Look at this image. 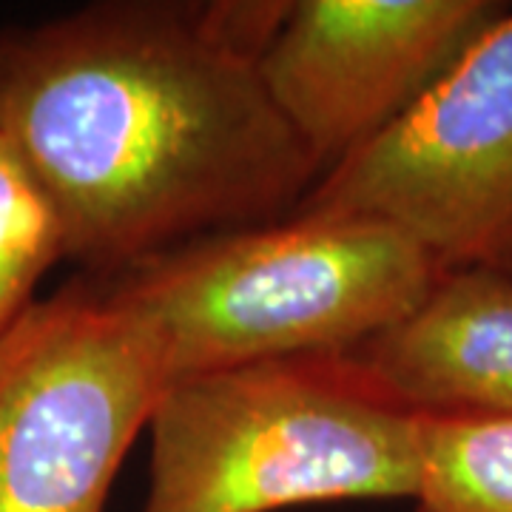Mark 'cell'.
<instances>
[{"instance_id":"6da1fadb","label":"cell","mask_w":512,"mask_h":512,"mask_svg":"<svg viewBox=\"0 0 512 512\" xmlns=\"http://www.w3.org/2000/svg\"><path fill=\"white\" fill-rule=\"evenodd\" d=\"M291 0H106L0 32V137L92 279L282 220L322 171L259 57Z\"/></svg>"},{"instance_id":"7a4b0ae2","label":"cell","mask_w":512,"mask_h":512,"mask_svg":"<svg viewBox=\"0 0 512 512\" xmlns=\"http://www.w3.org/2000/svg\"><path fill=\"white\" fill-rule=\"evenodd\" d=\"M444 271L382 220L293 211L191 239L94 282L140 325L171 382L353 353L416 311Z\"/></svg>"},{"instance_id":"3957f363","label":"cell","mask_w":512,"mask_h":512,"mask_svg":"<svg viewBox=\"0 0 512 512\" xmlns=\"http://www.w3.org/2000/svg\"><path fill=\"white\" fill-rule=\"evenodd\" d=\"M140 512H282L419 490L424 413L353 353L222 367L165 384Z\"/></svg>"},{"instance_id":"277c9868","label":"cell","mask_w":512,"mask_h":512,"mask_svg":"<svg viewBox=\"0 0 512 512\" xmlns=\"http://www.w3.org/2000/svg\"><path fill=\"white\" fill-rule=\"evenodd\" d=\"M168 384L148 336L80 276L0 345V512H106Z\"/></svg>"},{"instance_id":"5b68a950","label":"cell","mask_w":512,"mask_h":512,"mask_svg":"<svg viewBox=\"0 0 512 512\" xmlns=\"http://www.w3.org/2000/svg\"><path fill=\"white\" fill-rule=\"evenodd\" d=\"M296 211L373 217L441 268L512 262V6L396 126Z\"/></svg>"},{"instance_id":"8992f818","label":"cell","mask_w":512,"mask_h":512,"mask_svg":"<svg viewBox=\"0 0 512 512\" xmlns=\"http://www.w3.org/2000/svg\"><path fill=\"white\" fill-rule=\"evenodd\" d=\"M507 9L495 0H291L259 74L325 174L396 126Z\"/></svg>"},{"instance_id":"52a82bcc","label":"cell","mask_w":512,"mask_h":512,"mask_svg":"<svg viewBox=\"0 0 512 512\" xmlns=\"http://www.w3.org/2000/svg\"><path fill=\"white\" fill-rule=\"evenodd\" d=\"M353 356L416 413L512 416V274L447 268L416 311Z\"/></svg>"},{"instance_id":"ba28073f","label":"cell","mask_w":512,"mask_h":512,"mask_svg":"<svg viewBox=\"0 0 512 512\" xmlns=\"http://www.w3.org/2000/svg\"><path fill=\"white\" fill-rule=\"evenodd\" d=\"M413 512H512V416L424 413Z\"/></svg>"},{"instance_id":"9c48e42d","label":"cell","mask_w":512,"mask_h":512,"mask_svg":"<svg viewBox=\"0 0 512 512\" xmlns=\"http://www.w3.org/2000/svg\"><path fill=\"white\" fill-rule=\"evenodd\" d=\"M63 259L49 202L0 137V345L35 305L40 279Z\"/></svg>"},{"instance_id":"30bf717a","label":"cell","mask_w":512,"mask_h":512,"mask_svg":"<svg viewBox=\"0 0 512 512\" xmlns=\"http://www.w3.org/2000/svg\"><path fill=\"white\" fill-rule=\"evenodd\" d=\"M504 271H510V274H512V262H510V265H504Z\"/></svg>"}]
</instances>
